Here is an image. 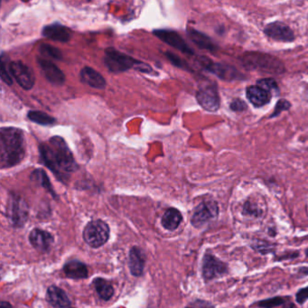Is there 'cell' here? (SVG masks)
Listing matches in <instances>:
<instances>
[{
	"label": "cell",
	"instance_id": "obj_1",
	"mask_svg": "<svg viewBox=\"0 0 308 308\" xmlns=\"http://www.w3.org/2000/svg\"><path fill=\"white\" fill-rule=\"evenodd\" d=\"M40 158L57 179L65 183L70 174L79 169L70 148L63 138L54 136L39 147Z\"/></svg>",
	"mask_w": 308,
	"mask_h": 308
},
{
	"label": "cell",
	"instance_id": "obj_2",
	"mask_svg": "<svg viewBox=\"0 0 308 308\" xmlns=\"http://www.w3.org/2000/svg\"><path fill=\"white\" fill-rule=\"evenodd\" d=\"M24 131L6 127L0 130V166L2 169L17 166L25 156Z\"/></svg>",
	"mask_w": 308,
	"mask_h": 308
},
{
	"label": "cell",
	"instance_id": "obj_3",
	"mask_svg": "<svg viewBox=\"0 0 308 308\" xmlns=\"http://www.w3.org/2000/svg\"><path fill=\"white\" fill-rule=\"evenodd\" d=\"M103 61L106 67L114 73H120L130 69L148 74L155 72L149 64L136 60L135 58L129 56L114 47L105 49Z\"/></svg>",
	"mask_w": 308,
	"mask_h": 308
},
{
	"label": "cell",
	"instance_id": "obj_4",
	"mask_svg": "<svg viewBox=\"0 0 308 308\" xmlns=\"http://www.w3.org/2000/svg\"><path fill=\"white\" fill-rule=\"evenodd\" d=\"M245 66L249 69H258L269 73H281L285 68L282 62L276 57L260 52H249L244 57Z\"/></svg>",
	"mask_w": 308,
	"mask_h": 308
},
{
	"label": "cell",
	"instance_id": "obj_5",
	"mask_svg": "<svg viewBox=\"0 0 308 308\" xmlns=\"http://www.w3.org/2000/svg\"><path fill=\"white\" fill-rule=\"evenodd\" d=\"M109 237V225L101 220L90 222L83 231V239L91 248H99L104 245Z\"/></svg>",
	"mask_w": 308,
	"mask_h": 308
},
{
	"label": "cell",
	"instance_id": "obj_6",
	"mask_svg": "<svg viewBox=\"0 0 308 308\" xmlns=\"http://www.w3.org/2000/svg\"><path fill=\"white\" fill-rule=\"evenodd\" d=\"M28 206L24 200L17 195H10L6 206V216L11 224L15 228L24 226L28 219Z\"/></svg>",
	"mask_w": 308,
	"mask_h": 308
},
{
	"label": "cell",
	"instance_id": "obj_7",
	"mask_svg": "<svg viewBox=\"0 0 308 308\" xmlns=\"http://www.w3.org/2000/svg\"><path fill=\"white\" fill-rule=\"evenodd\" d=\"M218 204L213 200L204 201L195 208L191 223L195 228H201L212 223L218 217Z\"/></svg>",
	"mask_w": 308,
	"mask_h": 308
},
{
	"label": "cell",
	"instance_id": "obj_8",
	"mask_svg": "<svg viewBox=\"0 0 308 308\" xmlns=\"http://www.w3.org/2000/svg\"><path fill=\"white\" fill-rule=\"evenodd\" d=\"M8 71L21 88L25 90L33 88L35 83V76L28 65L21 61H14L10 62Z\"/></svg>",
	"mask_w": 308,
	"mask_h": 308
},
{
	"label": "cell",
	"instance_id": "obj_9",
	"mask_svg": "<svg viewBox=\"0 0 308 308\" xmlns=\"http://www.w3.org/2000/svg\"><path fill=\"white\" fill-rule=\"evenodd\" d=\"M196 100L205 110L214 112L220 108V96L217 88L213 84L200 87L196 92Z\"/></svg>",
	"mask_w": 308,
	"mask_h": 308
},
{
	"label": "cell",
	"instance_id": "obj_10",
	"mask_svg": "<svg viewBox=\"0 0 308 308\" xmlns=\"http://www.w3.org/2000/svg\"><path fill=\"white\" fill-rule=\"evenodd\" d=\"M228 266L211 254H205L203 260V277L205 280H213L227 274Z\"/></svg>",
	"mask_w": 308,
	"mask_h": 308
},
{
	"label": "cell",
	"instance_id": "obj_11",
	"mask_svg": "<svg viewBox=\"0 0 308 308\" xmlns=\"http://www.w3.org/2000/svg\"><path fill=\"white\" fill-rule=\"evenodd\" d=\"M153 33L164 43H167L172 47L187 54H194L193 50L189 47L187 43H185V40L180 34L176 33V31L170 29H157L153 31Z\"/></svg>",
	"mask_w": 308,
	"mask_h": 308
},
{
	"label": "cell",
	"instance_id": "obj_12",
	"mask_svg": "<svg viewBox=\"0 0 308 308\" xmlns=\"http://www.w3.org/2000/svg\"><path fill=\"white\" fill-rule=\"evenodd\" d=\"M264 33L271 39L279 42H292L295 40V34L289 25L276 21L268 24L264 28Z\"/></svg>",
	"mask_w": 308,
	"mask_h": 308
},
{
	"label": "cell",
	"instance_id": "obj_13",
	"mask_svg": "<svg viewBox=\"0 0 308 308\" xmlns=\"http://www.w3.org/2000/svg\"><path fill=\"white\" fill-rule=\"evenodd\" d=\"M37 62L42 73L48 81L55 85H62L65 82L64 73L53 62L44 58H38Z\"/></svg>",
	"mask_w": 308,
	"mask_h": 308
},
{
	"label": "cell",
	"instance_id": "obj_14",
	"mask_svg": "<svg viewBox=\"0 0 308 308\" xmlns=\"http://www.w3.org/2000/svg\"><path fill=\"white\" fill-rule=\"evenodd\" d=\"M42 35L52 41L67 43L71 40L72 33L71 29L55 22L53 24L45 25L42 30Z\"/></svg>",
	"mask_w": 308,
	"mask_h": 308
},
{
	"label": "cell",
	"instance_id": "obj_15",
	"mask_svg": "<svg viewBox=\"0 0 308 308\" xmlns=\"http://www.w3.org/2000/svg\"><path fill=\"white\" fill-rule=\"evenodd\" d=\"M29 241L39 252H47L53 243V237L47 232L35 228L29 234Z\"/></svg>",
	"mask_w": 308,
	"mask_h": 308
},
{
	"label": "cell",
	"instance_id": "obj_16",
	"mask_svg": "<svg viewBox=\"0 0 308 308\" xmlns=\"http://www.w3.org/2000/svg\"><path fill=\"white\" fill-rule=\"evenodd\" d=\"M80 80L82 83L91 88L103 90L107 85L104 77L91 67H83L80 71Z\"/></svg>",
	"mask_w": 308,
	"mask_h": 308
},
{
	"label": "cell",
	"instance_id": "obj_17",
	"mask_svg": "<svg viewBox=\"0 0 308 308\" xmlns=\"http://www.w3.org/2000/svg\"><path fill=\"white\" fill-rule=\"evenodd\" d=\"M200 63L206 70L212 71L213 73L216 74L222 79H234V78H236V70H234L232 67L224 66L223 64L215 63V62L210 61L205 57H201Z\"/></svg>",
	"mask_w": 308,
	"mask_h": 308
},
{
	"label": "cell",
	"instance_id": "obj_18",
	"mask_svg": "<svg viewBox=\"0 0 308 308\" xmlns=\"http://www.w3.org/2000/svg\"><path fill=\"white\" fill-rule=\"evenodd\" d=\"M246 95L248 100L251 101L254 107L261 108L268 104L271 100V94L267 90H263L258 85H252L248 87L246 90Z\"/></svg>",
	"mask_w": 308,
	"mask_h": 308
},
{
	"label": "cell",
	"instance_id": "obj_19",
	"mask_svg": "<svg viewBox=\"0 0 308 308\" xmlns=\"http://www.w3.org/2000/svg\"><path fill=\"white\" fill-rule=\"evenodd\" d=\"M46 299L48 303L55 308H68L71 305V301L66 293L55 286H51L48 289Z\"/></svg>",
	"mask_w": 308,
	"mask_h": 308
},
{
	"label": "cell",
	"instance_id": "obj_20",
	"mask_svg": "<svg viewBox=\"0 0 308 308\" xmlns=\"http://www.w3.org/2000/svg\"><path fill=\"white\" fill-rule=\"evenodd\" d=\"M138 247H133L129 252V270L133 276L142 275L145 267V258Z\"/></svg>",
	"mask_w": 308,
	"mask_h": 308
},
{
	"label": "cell",
	"instance_id": "obj_21",
	"mask_svg": "<svg viewBox=\"0 0 308 308\" xmlns=\"http://www.w3.org/2000/svg\"><path fill=\"white\" fill-rule=\"evenodd\" d=\"M63 272L66 275L67 278L72 279V280L86 279L89 275L88 269L85 264L78 261L67 262L63 267Z\"/></svg>",
	"mask_w": 308,
	"mask_h": 308
},
{
	"label": "cell",
	"instance_id": "obj_22",
	"mask_svg": "<svg viewBox=\"0 0 308 308\" xmlns=\"http://www.w3.org/2000/svg\"><path fill=\"white\" fill-rule=\"evenodd\" d=\"M182 220H183V216L177 209H168L162 217V226L165 228L166 230L173 232L180 225Z\"/></svg>",
	"mask_w": 308,
	"mask_h": 308
},
{
	"label": "cell",
	"instance_id": "obj_23",
	"mask_svg": "<svg viewBox=\"0 0 308 308\" xmlns=\"http://www.w3.org/2000/svg\"><path fill=\"white\" fill-rule=\"evenodd\" d=\"M187 34H188L190 39L200 48L206 49V50H214V43L212 42V40L207 35L196 31L195 29L191 28L187 29Z\"/></svg>",
	"mask_w": 308,
	"mask_h": 308
},
{
	"label": "cell",
	"instance_id": "obj_24",
	"mask_svg": "<svg viewBox=\"0 0 308 308\" xmlns=\"http://www.w3.org/2000/svg\"><path fill=\"white\" fill-rule=\"evenodd\" d=\"M93 284H94L95 290L100 296V299L107 301L112 298L114 294L113 287L109 284L107 280L97 278L93 281Z\"/></svg>",
	"mask_w": 308,
	"mask_h": 308
},
{
	"label": "cell",
	"instance_id": "obj_25",
	"mask_svg": "<svg viewBox=\"0 0 308 308\" xmlns=\"http://www.w3.org/2000/svg\"><path fill=\"white\" fill-rule=\"evenodd\" d=\"M31 179L34 181L35 183L39 184V185H41L46 191H48L54 198L56 197L54 190L52 188V184L50 183L46 173L42 168H38V169L33 171L32 175H31Z\"/></svg>",
	"mask_w": 308,
	"mask_h": 308
},
{
	"label": "cell",
	"instance_id": "obj_26",
	"mask_svg": "<svg viewBox=\"0 0 308 308\" xmlns=\"http://www.w3.org/2000/svg\"><path fill=\"white\" fill-rule=\"evenodd\" d=\"M27 118L34 123L42 126H51L56 122V119L43 111L30 110L27 113Z\"/></svg>",
	"mask_w": 308,
	"mask_h": 308
},
{
	"label": "cell",
	"instance_id": "obj_27",
	"mask_svg": "<svg viewBox=\"0 0 308 308\" xmlns=\"http://www.w3.org/2000/svg\"><path fill=\"white\" fill-rule=\"evenodd\" d=\"M40 52L45 55V56L50 57L52 59H55V60H62V52L58 49V48L52 46L51 44H47V43H42L40 45Z\"/></svg>",
	"mask_w": 308,
	"mask_h": 308
},
{
	"label": "cell",
	"instance_id": "obj_28",
	"mask_svg": "<svg viewBox=\"0 0 308 308\" xmlns=\"http://www.w3.org/2000/svg\"><path fill=\"white\" fill-rule=\"evenodd\" d=\"M285 304H286V300H285L284 298L275 297V298H272V299L262 300V301L258 303V306L261 308H273L283 306Z\"/></svg>",
	"mask_w": 308,
	"mask_h": 308
},
{
	"label": "cell",
	"instance_id": "obj_29",
	"mask_svg": "<svg viewBox=\"0 0 308 308\" xmlns=\"http://www.w3.org/2000/svg\"><path fill=\"white\" fill-rule=\"evenodd\" d=\"M257 85L262 88L263 90H267L271 94L273 91L278 92V90H279V87L277 85V82L273 79H262V80H260L257 82Z\"/></svg>",
	"mask_w": 308,
	"mask_h": 308
},
{
	"label": "cell",
	"instance_id": "obj_30",
	"mask_svg": "<svg viewBox=\"0 0 308 308\" xmlns=\"http://www.w3.org/2000/svg\"><path fill=\"white\" fill-rule=\"evenodd\" d=\"M6 66L7 65L5 64L4 52H2V55H1V79L7 85H12L13 84V80H12V77H11L9 71L6 70Z\"/></svg>",
	"mask_w": 308,
	"mask_h": 308
},
{
	"label": "cell",
	"instance_id": "obj_31",
	"mask_svg": "<svg viewBox=\"0 0 308 308\" xmlns=\"http://www.w3.org/2000/svg\"><path fill=\"white\" fill-rule=\"evenodd\" d=\"M244 214H248V215H252L254 217H258L261 214V209L259 208L258 206L256 207L255 204H252V202L248 201L245 205H244Z\"/></svg>",
	"mask_w": 308,
	"mask_h": 308
},
{
	"label": "cell",
	"instance_id": "obj_32",
	"mask_svg": "<svg viewBox=\"0 0 308 308\" xmlns=\"http://www.w3.org/2000/svg\"><path fill=\"white\" fill-rule=\"evenodd\" d=\"M166 58L170 61L171 63H172L173 65H175V66L183 68V69L186 66L185 62H184L182 59H180L179 57L177 56L176 54L173 53V52H166Z\"/></svg>",
	"mask_w": 308,
	"mask_h": 308
},
{
	"label": "cell",
	"instance_id": "obj_33",
	"mask_svg": "<svg viewBox=\"0 0 308 308\" xmlns=\"http://www.w3.org/2000/svg\"><path fill=\"white\" fill-rule=\"evenodd\" d=\"M290 106H291V105H290V102H289L288 100H280V101L278 102V104L276 105L275 110H274V112H273L271 117H276V116L279 115L281 111L290 109Z\"/></svg>",
	"mask_w": 308,
	"mask_h": 308
},
{
	"label": "cell",
	"instance_id": "obj_34",
	"mask_svg": "<svg viewBox=\"0 0 308 308\" xmlns=\"http://www.w3.org/2000/svg\"><path fill=\"white\" fill-rule=\"evenodd\" d=\"M256 242V251L261 252L262 254H267L269 252H271L272 250V247L267 242H263V241H257Z\"/></svg>",
	"mask_w": 308,
	"mask_h": 308
},
{
	"label": "cell",
	"instance_id": "obj_35",
	"mask_svg": "<svg viewBox=\"0 0 308 308\" xmlns=\"http://www.w3.org/2000/svg\"><path fill=\"white\" fill-rule=\"evenodd\" d=\"M231 109L233 111H243V110H246L247 104L243 101V100H240V99H236V100H233V102L231 103Z\"/></svg>",
	"mask_w": 308,
	"mask_h": 308
},
{
	"label": "cell",
	"instance_id": "obj_36",
	"mask_svg": "<svg viewBox=\"0 0 308 308\" xmlns=\"http://www.w3.org/2000/svg\"><path fill=\"white\" fill-rule=\"evenodd\" d=\"M296 299L299 304L305 303L308 299V287L299 290L296 295Z\"/></svg>",
	"mask_w": 308,
	"mask_h": 308
},
{
	"label": "cell",
	"instance_id": "obj_37",
	"mask_svg": "<svg viewBox=\"0 0 308 308\" xmlns=\"http://www.w3.org/2000/svg\"><path fill=\"white\" fill-rule=\"evenodd\" d=\"M299 256V253L298 252H296V253H291V254H287V255H284V256H281V258H279L278 260H280V261H282V260H290V259H295V258H298Z\"/></svg>",
	"mask_w": 308,
	"mask_h": 308
},
{
	"label": "cell",
	"instance_id": "obj_38",
	"mask_svg": "<svg viewBox=\"0 0 308 308\" xmlns=\"http://www.w3.org/2000/svg\"><path fill=\"white\" fill-rule=\"evenodd\" d=\"M1 308H12L11 305L7 302H2L1 303Z\"/></svg>",
	"mask_w": 308,
	"mask_h": 308
},
{
	"label": "cell",
	"instance_id": "obj_39",
	"mask_svg": "<svg viewBox=\"0 0 308 308\" xmlns=\"http://www.w3.org/2000/svg\"><path fill=\"white\" fill-rule=\"evenodd\" d=\"M306 255H307V257L308 258V249L306 251Z\"/></svg>",
	"mask_w": 308,
	"mask_h": 308
},
{
	"label": "cell",
	"instance_id": "obj_40",
	"mask_svg": "<svg viewBox=\"0 0 308 308\" xmlns=\"http://www.w3.org/2000/svg\"></svg>",
	"mask_w": 308,
	"mask_h": 308
},
{
	"label": "cell",
	"instance_id": "obj_41",
	"mask_svg": "<svg viewBox=\"0 0 308 308\" xmlns=\"http://www.w3.org/2000/svg\"></svg>",
	"mask_w": 308,
	"mask_h": 308
}]
</instances>
